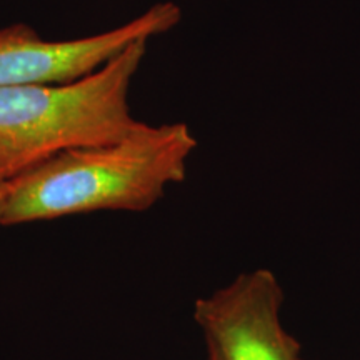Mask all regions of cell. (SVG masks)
<instances>
[{"mask_svg":"<svg viewBox=\"0 0 360 360\" xmlns=\"http://www.w3.org/2000/svg\"><path fill=\"white\" fill-rule=\"evenodd\" d=\"M187 124H142L119 141L72 148L7 182L0 227L98 210L143 212L187 175Z\"/></svg>","mask_w":360,"mask_h":360,"instance_id":"1","label":"cell"},{"mask_svg":"<svg viewBox=\"0 0 360 360\" xmlns=\"http://www.w3.org/2000/svg\"><path fill=\"white\" fill-rule=\"evenodd\" d=\"M148 40H135L70 82L0 89V177L11 180L62 152L119 141L141 127L129 89Z\"/></svg>","mask_w":360,"mask_h":360,"instance_id":"2","label":"cell"},{"mask_svg":"<svg viewBox=\"0 0 360 360\" xmlns=\"http://www.w3.org/2000/svg\"><path fill=\"white\" fill-rule=\"evenodd\" d=\"M182 19L174 2L155 4L127 24L70 40H45L27 24L0 29V89L80 79L139 39L169 32Z\"/></svg>","mask_w":360,"mask_h":360,"instance_id":"3","label":"cell"},{"mask_svg":"<svg viewBox=\"0 0 360 360\" xmlns=\"http://www.w3.org/2000/svg\"><path fill=\"white\" fill-rule=\"evenodd\" d=\"M282 287L269 269L242 274L202 297L193 319L217 360H304L281 321Z\"/></svg>","mask_w":360,"mask_h":360,"instance_id":"4","label":"cell"},{"mask_svg":"<svg viewBox=\"0 0 360 360\" xmlns=\"http://www.w3.org/2000/svg\"><path fill=\"white\" fill-rule=\"evenodd\" d=\"M7 182L4 177H0V220H2L4 214V204H6V195H7Z\"/></svg>","mask_w":360,"mask_h":360,"instance_id":"5","label":"cell"},{"mask_svg":"<svg viewBox=\"0 0 360 360\" xmlns=\"http://www.w3.org/2000/svg\"><path fill=\"white\" fill-rule=\"evenodd\" d=\"M209 360H217V359H215V357H214V355H212V354H209Z\"/></svg>","mask_w":360,"mask_h":360,"instance_id":"6","label":"cell"}]
</instances>
